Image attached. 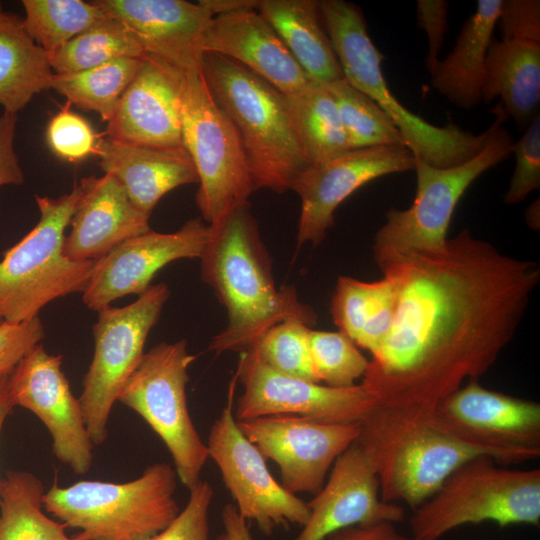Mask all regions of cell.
Returning <instances> with one entry per match:
<instances>
[{
    "label": "cell",
    "instance_id": "cell-25",
    "mask_svg": "<svg viewBox=\"0 0 540 540\" xmlns=\"http://www.w3.org/2000/svg\"><path fill=\"white\" fill-rule=\"evenodd\" d=\"M96 156L104 173L114 176L132 203L151 215L171 190L198 183L194 163L184 147L159 148L100 138Z\"/></svg>",
    "mask_w": 540,
    "mask_h": 540
},
{
    "label": "cell",
    "instance_id": "cell-46",
    "mask_svg": "<svg viewBox=\"0 0 540 540\" xmlns=\"http://www.w3.org/2000/svg\"><path fill=\"white\" fill-rule=\"evenodd\" d=\"M323 540H413L411 536L399 532L395 524L379 521L357 524L340 529L326 536Z\"/></svg>",
    "mask_w": 540,
    "mask_h": 540
},
{
    "label": "cell",
    "instance_id": "cell-39",
    "mask_svg": "<svg viewBox=\"0 0 540 540\" xmlns=\"http://www.w3.org/2000/svg\"><path fill=\"white\" fill-rule=\"evenodd\" d=\"M67 101L49 121L46 139L51 151L60 159L79 162L96 155L99 137L90 123L71 111Z\"/></svg>",
    "mask_w": 540,
    "mask_h": 540
},
{
    "label": "cell",
    "instance_id": "cell-40",
    "mask_svg": "<svg viewBox=\"0 0 540 540\" xmlns=\"http://www.w3.org/2000/svg\"><path fill=\"white\" fill-rule=\"evenodd\" d=\"M516 166L504 195L506 204L523 201L540 187V116L527 126L522 137L514 142Z\"/></svg>",
    "mask_w": 540,
    "mask_h": 540
},
{
    "label": "cell",
    "instance_id": "cell-36",
    "mask_svg": "<svg viewBox=\"0 0 540 540\" xmlns=\"http://www.w3.org/2000/svg\"><path fill=\"white\" fill-rule=\"evenodd\" d=\"M336 102L350 149L407 146L389 116L344 77L325 84Z\"/></svg>",
    "mask_w": 540,
    "mask_h": 540
},
{
    "label": "cell",
    "instance_id": "cell-42",
    "mask_svg": "<svg viewBox=\"0 0 540 540\" xmlns=\"http://www.w3.org/2000/svg\"><path fill=\"white\" fill-rule=\"evenodd\" d=\"M44 336V326L38 316L21 323L4 321L0 325V379L9 376Z\"/></svg>",
    "mask_w": 540,
    "mask_h": 540
},
{
    "label": "cell",
    "instance_id": "cell-6",
    "mask_svg": "<svg viewBox=\"0 0 540 540\" xmlns=\"http://www.w3.org/2000/svg\"><path fill=\"white\" fill-rule=\"evenodd\" d=\"M177 477L170 464L158 462L125 483L84 480L65 487L54 483L43 495V509L77 530L76 540H147L180 512Z\"/></svg>",
    "mask_w": 540,
    "mask_h": 540
},
{
    "label": "cell",
    "instance_id": "cell-53",
    "mask_svg": "<svg viewBox=\"0 0 540 540\" xmlns=\"http://www.w3.org/2000/svg\"><path fill=\"white\" fill-rule=\"evenodd\" d=\"M4 322V319L0 316V325Z\"/></svg>",
    "mask_w": 540,
    "mask_h": 540
},
{
    "label": "cell",
    "instance_id": "cell-2",
    "mask_svg": "<svg viewBox=\"0 0 540 540\" xmlns=\"http://www.w3.org/2000/svg\"><path fill=\"white\" fill-rule=\"evenodd\" d=\"M201 277L226 308V327L210 342L216 354L244 352L272 326L297 319L317 321L314 309L293 286L277 288L269 254L249 203L233 208L216 224L200 257Z\"/></svg>",
    "mask_w": 540,
    "mask_h": 540
},
{
    "label": "cell",
    "instance_id": "cell-43",
    "mask_svg": "<svg viewBox=\"0 0 540 540\" xmlns=\"http://www.w3.org/2000/svg\"><path fill=\"white\" fill-rule=\"evenodd\" d=\"M497 25L501 39L540 43V1L503 0Z\"/></svg>",
    "mask_w": 540,
    "mask_h": 540
},
{
    "label": "cell",
    "instance_id": "cell-19",
    "mask_svg": "<svg viewBox=\"0 0 540 540\" xmlns=\"http://www.w3.org/2000/svg\"><path fill=\"white\" fill-rule=\"evenodd\" d=\"M210 237V225L190 219L171 233L148 231L130 238L94 263L83 292L84 304L95 311L130 295L138 296L151 285L155 274L170 262L200 258Z\"/></svg>",
    "mask_w": 540,
    "mask_h": 540
},
{
    "label": "cell",
    "instance_id": "cell-5",
    "mask_svg": "<svg viewBox=\"0 0 540 540\" xmlns=\"http://www.w3.org/2000/svg\"><path fill=\"white\" fill-rule=\"evenodd\" d=\"M319 13L343 77L389 116L415 157L431 166L447 168L470 160L483 149L493 123L480 134L463 130L453 122L440 127L401 104L388 87L381 68L385 56L371 40L357 5L345 0H322Z\"/></svg>",
    "mask_w": 540,
    "mask_h": 540
},
{
    "label": "cell",
    "instance_id": "cell-49",
    "mask_svg": "<svg viewBox=\"0 0 540 540\" xmlns=\"http://www.w3.org/2000/svg\"><path fill=\"white\" fill-rule=\"evenodd\" d=\"M13 408L8 391V376H6L0 379V436L4 422Z\"/></svg>",
    "mask_w": 540,
    "mask_h": 540
},
{
    "label": "cell",
    "instance_id": "cell-10",
    "mask_svg": "<svg viewBox=\"0 0 540 540\" xmlns=\"http://www.w3.org/2000/svg\"><path fill=\"white\" fill-rule=\"evenodd\" d=\"M182 142L198 174L196 203L213 225L255 191L239 136L213 99L201 68L184 72Z\"/></svg>",
    "mask_w": 540,
    "mask_h": 540
},
{
    "label": "cell",
    "instance_id": "cell-11",
    "mask_svg": "<svg viewBox=\"0 0 540 540\" xmlns=\"http://www.w3.org/2000/svg\"><path fill=\"white\" fill-rule=\"evenodd\" d=\"M196 356L185 340L160 342L144 353L118 401L134 410L163 441L178 478L189 490L201 481L209 459L191 419L186 397L188 369Z\"/></svg>",
    "mask_w": 540,
    "mask_h": 540
},
{
    "label": "cell",
    "instance_id": "cell-18",
    "mask_svg": "<svg viewBox=\"0 0 540 540\" xmlns=\"http://www.w3.org/2000/svg\"><path fill=\"white\" fill-rule=\"evenodd\" d=\"M414 168L415 156L405 146L351 149L327 162L308 167L291 189L301 201L298 246L319 245L334 225L338 206L363 185Z\"/></svg>",
    "mask_w": 540,
    "mask_h": 540
},
{
    "label": "cell",
    "instance_id": "cell-9",
    "mask_svg": "<svg viewBox=\"0 0 540 540\" xmlns=\"http://www.w3.org/2000/svg\"><path fill=\"white\" fill-rule=\"evenodd\" d=\"M492 112V132L483 149L470 160L439 168L415 157L417 187L412 205L405 210L389 208L386 222L375 234L373 254L378 267L413 251L442 248L465 191L485 171L513 153V137L503 125L508 116L499 103Z\"/></svg>",
    "mask_w": 540,
    "mask_h": 540
},
{
    "label": "cell",
    "instance_id": "cell-35",
    "mask_svg": "<svg viewBox=\"0 0 540 540\" xmlns=\"http://www.w3.org/2000/svg\"><path fill=\"white\" fill-rule=\"evenodd\" d=\"M21 3L25 31L48 55L108 16L94 1L22 0Z\"/></svg>",
    "mask_w": 540,
    "mask_h": 540
},
{
    "label": "cell",
    "instance_id": "cell-1",
    "mask_svg": "<svg viewBox=\"0 0 540 540\" xmlns=\"http://www.w3.org/2000/svg\"><path fill=\"white\" fill-rule=\"evenodd\" d=\"M393 271L392 328L361 384L378 404L434 408L484 375L514 338L540 281V265L502 253L469 230L442 248L413 251Z\"/></svg>",
    "mask_w": 540,
    "mask_h": 540
},
{
    "label": "cell",
    "instance_id": "cell-48",
    "mask_svg": "<svg viewBox=\"0 0 540 540\" xmlns=\"http://www.w3.org/2000/svg\"><path fill=\"white\" fill-rule=\"evenodd\" d=\"M213 16L257 9L259 0H202Z\"/></svg>",
    "mask_w": 540,
    "mask_h": 540
},
{
    "label": "cell",
    "instance_id": "cell-47",
    "mask_svg": "<svg viewBox=\"0 0 540 540\" xmlns=\"http://www.w3.org/2000/svg\"><path fill=\"white\" fill-rule=\"evenodd\" d=\"M221 519L227 540H253L247 521L240 516L233 503L223 507Z\"/></svg>",
    "mask_w": 540,
    "mask_h": 540
},
{
    "label": "cell",
    "instance_id": "cell-50",
    "mask_svg": "<svg viewBox=\"0 0 540 540\" xmlns=\"http://www.w3.org/2000/svg\"><path fill=\"white\" fill-rule=\"evenodd\" d=\"M526 220L532 227H539V200L528 207L526 211Z\"/></svg>",
    "mask_w": 540,
    "mask_h": 540
},
{
    "label": "cell",
    "instance_id": "cell-29",
    "mask_svg": "<svg viewBox=\"0 0 540 540\" xmlns=\"http://www.w3.org/2000/svg\"><path fill=\"white\" fill-rule=\"evenodd\" d=\"M274 28L310 80L343 78L316 0H259L256 9Z\"/></svg>",
    "mask_w": 540,
    "mask_h": 540
},
{
    "label": "cell",
    "instance_id": "cell-8",
    "mask_svg": "<svg viewBox=\"0 0 540 540\" xmlns=\"http://www.w3.org/2000/svg\"><path fill=\"white\" fill-rule=\"evenodd\" d=\"M489 456L459 466L410 518L413 540H439L467 524H540V469L499 467Z\"/></svg>",
    "mask_w": 540,
    "mask_h": 540
},
{
    "label": "cell",
    "instance_id": "cell-21",
    "mask_svg": "<svg viewBox=\"0 0 540 540\" xmlns=\"http://www.w3.org/2000/svg\"><path fill=\"white\" fill-rule=\"evenodd\" d=\"M183 79L182 71L146 55L107 122L108 137L151 147H183Z\"/></svg>",
    "mask_w": 540,
    "mask_h": 540
},
{
    "label": "cell",
    "instance_id": "cell-37",
    "mask_svg": "<svg viewBox=\"0 0 540 540\" xmlns=\"http://www.w3.org/2000/svg\"><path fill=\"white\" fill-rule=\"evenodd\" d=\"M310 332L311 327L300 320H285L269 328L250 349L277 373L319 383L311 363Z\"/></svg>",
    "mask_w": 540,
    "mask_h": 540
},
{
    "label": "cell",
    "instance_id": "cell-38",
    "mask_svg": "<svg viewBox=\"0 0 540 540\" xmlns=\"http://www.w3.org/2000/svg\"><path fill=\"white\" fill-rule=\"evenodd\" d=\"M310 357L318 382L334 388L357 385L369 365L353 340L341 331L311 329Z\"/></svg>",
    "mask_w": 540,
    "mask_h": 540
},
{
    "label": "cell",
    "instance_id": "cell-52",
    "mask_svg": "<svg viewBox=\"0 0 540 540\" xmlns=\"http://www.w3.org/2000/svg\"><path fill=\"white\" fill-rule=\"evenodd\" d=\"M4 12L3 10V7H2V3L0 2V15Z\"/></svg>",
    "mask_w": 540,
    "mask_h": 540
},
{
    "label": "cell",
    "instance_id": "cell-26",
    "mask_svg": "<svg viewBox=\"0 0 540 540\" xmlns=\"http://www.w3.org/2000/svg\"><path fill=\"white\" fill-rule=\"evenodd\" d=\"M503 0H479L451 52L429 72L431 86L455 106L470 110L482 102L486 57Z\"/></svg>",
    "mask_w": 540,
    "mask_h": 540
},
{
    "label": "cell",
    "instance_id": "cell-13",
    "mask_svg": "<svg viewBox=\"0 0 540 540\" xmlns=\"http://www.w3.org/2000/svg\"><path fill=\"white\" fill-rule=\"evenodd\" d=\"M439 422L462 441L493 452L500 464L540 456V404L468 380L440 401Z\"/></svg>",
    "mask_w": 540,
    "mask_h": 540
},
{
    "label": "cell",
    "instance_id": "cell-28",
    "mask_svg": "<svg viewBox=\"0 0 540 540\" xmlns=\"http://www.w3.org/2000/svg\"><path fill=\"white\" fill-rule=\"evenodd\" d=\"M383 277L366 282L349 276L337 279L331 315L339 331L374 355L387 338L394 321L398 280L389 269Z\"/></svg>",
    "mask_w": 540,
    "mask_h": 540
},
{
    "label": "cell",
    "instance_id": "cell-17",
    "mask_svg": "<svg viewBox=\"0 0 540 540\" xmlns=\"http://www.w3.org/2000/svg\"><path fill=\"white\" fill-rule=\"evenodd\" d=\"M13 406L35 414L47 428L56 458L77 475L92 466L93 447L79 399L62 370V356L34 346L8 376Z\"/></svg>",
    "mask_w": 540,
    "mask_h": 540
},
{
    "label": "cell",
    "instance_id": "cell-31",
    "mask_svg": "<svg viewBox=\"0 0 540 540\" xmlns=\"http://www.w3.org/2000/svg\"><path fill=\"white\" fill-rule=\"evenodd\" d=\"M285 96L296 137L309 167L351 150L336 102L325 84L310 80L298 92Z\"/></svg>",
    "mask_w": 540,
    "mask_h": 540
},
{
    "label": "cell",
    "instance_id": "cell-41",
    "mask_svg": "<svg viewBox=\"0 0 540 540\" xmlns=\"http://www.w3.org/2000/svg\"><path fill=\"white\" fill-rule=\"evenodd\" d=\"M185 507L162 531L147 540H211L210 506L214 491L208 481H200L189 490Z\"/></svg>",
    "mask_w": 540,
    "mask_h": 540
},
{
    "label": "cell",
    "instance_id": "cell-32",
    "mask_svg": "<svg viewBox=\"0 0 540 540\" xmlns=\"http://www.w3.org/2000/svg\"><path fill=\"white\" fill-rule=\"evenodd\" d=\"M44 493L41 480L27 471L0 479V540H76L43 512Z\"/></svg>",
    "mask_w": 540,
    "mask_h": 540
},
{
    "label": "cell",
    "instance_id": "cell-22",
    "mask_svg": "<svg viewBox=\"0 0 540 540\" xmlns=\"http://www.w3.org/2000/svg\"><path fill=\"white\" fill-rule=\"evenodd\" d=\"M136 37L146 55L178 70L201 68L202 42L214 17L202 0H96Z\"/></svg>",
    "mask_w": 540,
    "mask_h": 540
},
{
    "label": "cell",
    "instance_id": "cell-14",
    "mask_svg": "<svg viewBox=\"0 0 540 540\" xmlns=\"http://www.w3.org/2000/svg\"><path fill=\"white\" fill-rule=\"evenodd\" d=\"M206 445L238 513L260 532L270 536L280 526L307 522V502L272 476L262 453L240 430L231 405L214 421Z\"/></svg>",
    "mask_w": 540,
    "mask_h": 540
},
{
    "label": "cell",
    "instance_id": "cell-33",
    "mask_svg": "<svg viewBox=\"0 0 540 540\" xmlns=\"http://www.w3.org/2000/svg\"><path fill=\"white\" fill-rule=\"evenodd\" d=\"M144 58L123 57L80 72L54 74L50 89L79 108L98 113L108 122Z\"/></svg>",
    "mask_w": 540,
    "mask_h": 540
},
{
    "label": "cell",
    "instance_id": "cell-4",
    "mask_svg": "<svg viewBox=\"0 0 540 540\" xmlns=\"http://www.w3.org/2000/svg\"><path fill=\"white\" fill-rule=\"evenodd\" d=\"M201 71L210 93L233 124L254 188L291 190L309 166L290 118L286 96L238 62L203 54Z\"/></svg>",
    "mask_w": 540,
    "mask_h": 540
},
{
    "label": "cell",
    "instance_id": "cell-3",
    "mask_svg": "<svg viewBox=\"0 0 540 540\" xmlns=\"http://www.w3.org/2000/svg\"><path fill=\"white\" fill-rule=\"evenodd\" d=\"M355 443L370 459L383 501L416 509L462 464L497 456L450 433L434 408L377 404L360 422Z\"/></svg>",
    "mask_w": 540,
    "mask_h": 540
},
{
    "label": "cell",
    "instance_id": "cell-15",
    "mask_svg": "<svg viewBox=\"0 0 540 540\" xmlns=\"http://www.w3.org/2000/svg\"><path fill=\"white\" fill-rule=\"evenodd\" d=\"M236 377L243 386L236 421L293 415L328 424L360 423L378 404L360 383L334 388L277 373L252 349L239 353Z\"/></svg>",
    "mask_w": 540,
    "mask_h": 540
},
{
    "label": "cell",
    "instance_id": "cell-7",
    "mask_svg": "<svg viewBox=\"0 0 540 540\" xmlns=\"http://www.w3.org/2000/svg\"><path fill=\"white\" fill-rule=\"evenodd\" d=\"M81 195L80 184L57 198L35 196L40 219L0 261V316L21 323L49 302L83 293L95 261H73L63 253L65 229Z\"/></svg>",
    "mask_w": 540,
    "mask_h": 540
},
{
    "label": "cell",
    "instance_id": "cell-44",
    "mask_svg": "<svg viewBox=\"0 0 540 540\" xmlns=\"http://www.w3.org/2000/svg\"><path fill=\"white\" fill-rule=\"evenodd\" d=\"M448 7L449 3L445 0L417 1L418 25L426 33L428 39V54L426 57L428 72L439 61L438 54L448 30Z\"/></svg>",
    "mask_w": 540,
    "mask_h": 540
},
{
    "label": "cell",
    "instance_id": "cell-12",
    "mask_svg": "<svg viewBox=\"0 0 540 540\" xmlns=\"http://www.w3.org/2000/svg\"><path fill=\"white\" fill-rule=\"evenodd\" d=\"M169 296L168 286L159 283L127 306L98 311L93 326L94 355L78 398L94 446L107 439L113 405L140 363L146 339Z\"/></svg>",
    "mask_w": 540,
    "mask_h": 540
},
{
    "label": "cell",
    "instance_id": "cell-30",
    "mask_svg": "<svg viewBox=\"0 0 540 540\" xmlns=\"http://www.w3.org/2000/svg\"><path fill=\"white\" fill-rule=\"evenodd\" d=\"M54 72L48 54L27 34L23 18L0 15V105L17 114L33 98L50 89Z\"/></svg>",
    "mask_w": 540,
    "mask_h": 540
},
{
    "label": "cell",
    "instance_id": "cell-45",
    "mask_svg": "<svg viewBox=\"0 0 540 540\" xmlns=\"http://www.w3.org/2000/svg\"><path fill=\"white\" fill-rule=\"evenodd\" d=\"M17 114L0 113V188L21 184L24 174L14 149Z\"/></svg>",
    "mask_w": 540,
    "mask_h": 540
},
{
    "label": "cell",
    "instance_id": "cell-51",
    "mask_svg": "<svg viewBox=\"0 0 540 540\" xmlns=\"http://www.w3.org/2000/svg\"><path fill=\"white\" fill-rule=\"evenodd\" d=\"M215 540H227V536L225 533H222Z\"/></svg>",
    "mask_w": 540,
    "mask_h": 540
},
{
    "label": "cell",
    "instance_id": "cell-34",
    "mask_svg": "<svg viewBox=\"0 0 540 540\" xmlns=\"http://www.w3.org/2000/svg\"><path fill=\"white\" fill-rule=\"evenodd\" d=\"M123 57L144 58L146 53L130 30L110 15L48 55L54 74L80 72Z\"/></svg>",
    "mask_w": 540,
    "mask_h": 540
},
{
    "label": "cell",
    "instance_id": "cell-23",
    "mask_svg": "<svg viewBox=\"0 0 540 540\" xmlns=\"http://www.w3.org/2000/svg\"><path fill=\"white\" fill-rule=\"evenodd\" d=\"M81 195L70 220L63 253L73 261H96L124 241L151 230L150 216L130 200L111 174L80 181Z\"/></svg>",
    "mask_w": 540,
    "mask_h": 540
},
{
    "label": "cell",
    "instance_id": "cell-27",
    "mask_svg": "<svg viewBox=\"0 0 540 540\" xmlns=\"http://www.w3.org/2000/svg\"><path fill=\"white\" fill-rule=\"evenodd\" d=\"M499 98L508 118L526 129L539 115L540 43L492 40L486 57L482 102Z\"/></svg>",
    "mask_w": 540,
    "mask_h": 540
},
{
    "label": "cell",
    "instance_id": "cell-24",
    "mask_svg": "<svg viewBox=\"0 0 540 540\" xmlns=\"http://www.w3.org/2000/svg\"><path fill=\"white\" fill-rule=\"evenodd\" d=\"M202 50L238 62L284 95L298 92L310 81L256 9L214 16L204 35Z\"/></svg>",
    "mask_w": 540,
    "mask_h": 540
},
{
    "label": "cell",
    "instance_id": "cell-16",
    "mask_svg": "<svg viewBox=\"0 0 540 540\" xmlns=\"http://www.w3.org/2000/svg\"><path fill=\"white\" fill-rule=\"evenodd\" d=\"M243 434L280 470L290 493L315 495L336 459L357 439L360 423L328 424L293 415L237 421Z\"/></svg>",
    "mask_w": 540,
    "mask_h": 540
},
{
    "label": "cell",
    "instance_id": "cell-20",
    "mask_svg": "<svg viewBox=\"0 0 540 540\" xmlns=\"http://www.w3.org/2000/svg\"><path fill=\"white\" fill-rule=\"evenodd\" d=\"M307 506L308 520L293 540H323L349 526L379 521L396 524L405 518L402 506L381 499L375 469L355 442L336 459Z\"/></svg>",
    "mask_w": 540,
    "mask_h": 540
}]
</instances>
